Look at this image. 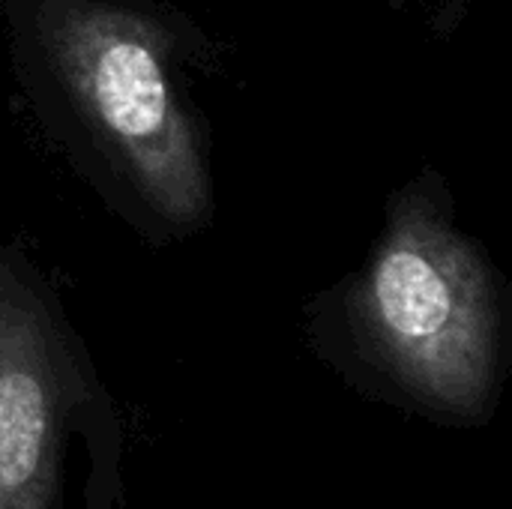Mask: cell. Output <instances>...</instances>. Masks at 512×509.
<instances>
[{
	"label": "cell",
	"mask_w": 512,
	"mask_h": 509,
	"mask_svg": "<svg viewBox=\"0 0 512 509\" xmlns=\"http://www.w3.org/2000/svg\"><path fill=\"white\" fill-rule=\"evenodd\" d=\"M360 312L411 390L453 411L486 399L495 360L486 270L423 204L396 213L369 264Z\"/></svg>",
	"instance_id": "1"
},
{
	"label": "cell",
	"mask_w": 512,
	"mask_h": 509,
	"mask_svg": "<svg viewBox=\"0 0 512 509\" xmlns=\"http://www.w3.org/2000/svg\"><path fill=\"white\" fill-rule=\"evenodd\" d=\"M45 39L75 99L159 216L174 225L201 222L210 189L198 135L174 93L156 30L120 9L66 6L51 12Z\"/></svg>",
	"instance_id": "2"
},
{
	"label": "cell",
	"mask_w": 512,
	"mask_h": 509,
	"mask_svg": "<svg viewBox=\"0 0 512 509\" xmlns=\"http://www.w3.org/2000/svg\"><path fill=\"white\" fill-rule=\"evenodd\" d=\"M66 387L33 294L0 267V509H51Z\"/></svg>",
	"instance_id": "3"
}]
</instances>
